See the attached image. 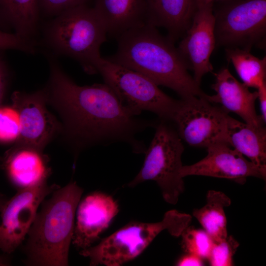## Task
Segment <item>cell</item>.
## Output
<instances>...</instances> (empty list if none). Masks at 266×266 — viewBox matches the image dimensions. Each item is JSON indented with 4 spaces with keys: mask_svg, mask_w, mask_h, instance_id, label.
<instances>
[{
    "mask_svg": "<svg viewBox=\"0 0 266 266\" xmlns=\"http://www.w3.org/2000/svg\"><path fill=\"white\" fill-rule=\"evenodd\" d=\"M60 186L47 182L18 190L5 202L0 214V249L6 254L14 252L23 242L45 198Z\"/></svg>",
    "mask_w": 266,
    "mask_h": 266,
    "instance_id": "30bf717a",
    "label": "cell"
},
{
    "mask_svg": "<svg viewBox=\"0 0 266 266\" xmlns=\"http://www.w3.org/2000/svg\"><path fill=\"white\" fill-rule=\"evenodd\" d=\"M47 57L50 73L43 88L47 103L60 116L61 132L75 155L94 146L121 142L129 145L133 153H145L146 145L137 135L156 127L154 121L138 117L105 83L77 85L55 56Z\"/></svg>",
    "mask_w": 266,
    "mask_h": 266,
    "instance_id": "6da1fadb",
    "label": "cell"
},
{
    "mask_svg": "<svg viewBox=\"0 0 266 266\" xmlns=\"http://www.w3.org/2000/svg\"><path fill=\"white\" fill-rule=\"evenodd\" d=\"M20 132L18 112L11 106H0V141L14 142L18 140Z\"/></svg>",
    "mask_w": 266,
    "mask_h": 266,
    "instance_id": "cb8c5ba5",
    "label": "cell"
},
{
    "mask_svg": "<svg viewBox=\"0 0 266 266\" xmlns=\"http://www.w3.org/2000/svg\"><path fill=\"white\" fill-rule=\"evenodd\" d=\"M105 28L93 7L76 6L51 18L44 26L41 41L54 56L77 61L88 74L96 73L95 64L106 41Z\"/></svg>",
    "mask_w": 266,
    "mask_h": 266,
    "instance_id": "277c9868",
    "label": "cell"
},
{
    "mask_svg": "<svg viewBox=\"0 0 266 266\" xmlns=\"http://www.w3.org/2000/svg\"><path fill=\"white\" fill-rule=\"evenodd\" d=\"M43 150L14 144L0 156V168L18 190L47 182L51 169Z\"/></svg>",
    "mask_w": 266,
    "mask_h": 266,
    "instance_id": "9a60e30c",
    "label": "cell"
},
{
    "mask_svg": "<svg viewBox=\"0 0 266 266\" xmlns=\"http://www.w3.org/2000/svg\"><path fill=\"white\" fill-rule=\"evenodd\" d=\"M212 3L196 6L191 24L177 50L200 86L204 75L212 72L210 58L215 46V16Z\"/></svg>",
    "mask_w": 266,
    "mask_h": 266,
    "instance_id": "7c38bea8",
    "label": "cell"
},
{
    "mask_svg": "<svg viewBox=\"0 0 266 266\" xmlns=\"http://www.w3.org/2000/svg\"><path fill=\"white\" fill-rule=\"evenodd\" d=\"M207 155L191 165L183 166L181 175H201L232 180L244 184L247 177L263 179L266 177V168L260 167L226 142L207 148Z\"/></svg>",
    "mask_w": 266,
    "mask_h": 266,
    "instance_id": "4fadbf2b",
    "label": "cell"
},
{
    "mask_svg": "<svg viewBox=\"0 0 266 266\" xmlns=\"http://www.w3.org/2000/svg\"><path fill=\"white\" fill-rule=\"evenodd\" d=\"M231 203V199L223 192L209 190L206 195L205 205L193 212V216L213 242L223 240L228 235L224 209Z\"/></svg>",
    "mask_w": 266,
    "mask_h": 266,
    "instance_id": "44dd1931",
    "label": "cell"
},
{
    "mask_svg": "<svg viewBox=\"0 0 266 266\" xmlns=\"http://www.w3.org/2000/svg\"><path fill=\"white\" fill-rule=\"evenodd\" d=\"M219 0H225L228 1L232 0H194L196 6L210 3L213 4L214 2Z\"/></svg>",
    "mask_w": 266,
    "mask_h": 266,
    "instance_id": "1f68e13d",
    "label": "cell"
},
{
    "mask_svg": "<svg viewBox=\"0 0 266 266\" xmlns=\"http://www.w3.org/2000/svg\"><path fill=\"white\" fill-rule=\"evenodd\" d=\"M227 60L233 66L245 86L257 89L266 83V58L260 59L250 51L237 47L225 48Z\"/></svg>",
    "mask_w": 266,
    "mask_h": 266,
    "instance_id": "7402d4cb",
    "label": "cell"
},
{
    "mask_svg": "<svg viewBox=\"0 0 266 266\" xmlns=\"http://www.w3.org/2000/svg\"><path fill=\"white\" fill-rule=\"evenodd\" d=\"M181 245L187 254L207 259L213 244L210 236L204 231L188 226L182 233Z\"/></svg>",
    "mask_w": 266,
    "mask_h": 266,
    "instance_id": "603a6c76",
    "label": "cell"
},
{
    "mask_svg": "<svg viewBox=\"0 0 266 266\" xmlns=\"http://www.w3.org/2000/svg\"><path fill=\"white\" fill-rule=\"evenodd\" d=\"M203 259L191 254L186 253V255L181 257L176 263V265L179 266H203Z\"/></svg>",
    "mask_w": 266,
    "mask_h": 266,
    "instance_id": "f1b7e54d",
    "label": "cell"
},
{
    "mask_svg": "<svg viewBox=\"0 0 266 266\" xmlns=\"http://www.w3.org/2000/svg\"><path fill=\"white\" fill-rule=\"evenodd\" d=\"M95 68L124 106L138 115L148 111L163 120H171L178 100L163 92L150 78L101 56Z\"/></svg>",
    "mask_w": 266,
    "mask_h": 266,
    "instance_id": "52a82bcc",
    "label": "cell"
},
{
    "mask_svg": "<svg viewBox=\"0 0 266 266\" xmlns=\"http://www.w3.org/2000/svg\"><path fill=\"white\" fill-rule=\"evenodd\" d=\"M203 96H192L178 100L171 121L175 123L181 139L191 146L207 148L219 143H226L231 116Z\"/></svg>",
    "mask_w": 266,
    "mask_h": 266,
    "instance_id": "9c48e42d",
    "label": "cell"
},
{
    "mask_svg": "<svg viewBox=\"0 0 266 266\" xmlns=\"http://www.w3.org/2000/svg\"><path fill=\"white\" fill-rule=\"evenodd\" d=\"M36 43L27 41L14 33L0 29V51L16 50L25 53L33 54L37 51Z\"/></svg>",
    "mask_w": 266,
    "mask_h": 266,
    "instance_id": "484cf974",
    "label": "cell"
},
{
    "mask_svg": "<svg viewBox=\"0 0 266 266\" xmlns=\"http://www.w3.org/2000/svg\"><path fill=\"white\" fill-rule=\"evenodd\" d=\"M6 201L5 197L0 194V214L2 206ZM9 260L5 257L0 256V266L8 265L9 264Z\"/></svg>",
    "mask_w": 266,
    "mask_h": 266,
    "instance_id": "4dcf8cb0",
    "label": "cell"
},
{
    "mask_svg": "<svg viewBox=\"0 0 266 266\" xmlns=\"http://www.w3.org/2000/svg\"><path fill=\"white\" fill-rule=\"evenodd\" d=\"M11 100L20 121L19 137L14 144L43 150L62 130L61 124L47 108L43 88L30 93L15 91Z\"/></svg>",
    "mask_w": 266,
    "mask_h": 266,
    "instance_id": "8fae6325",
    "label": "cell"
},
{
    "mask_svg": "<svg viewBox=\"0 0 266 266\" xmlns=\"http://www.w3.org/2000/svg\"><path fill=\"white\" fill-rule=\"evenodd\" d=\"M83 189L75 182L59 187L42 203L27 234L25 263L66 266L73 233L75 216Z\"/></svg>",
    "mask_w": 266,
    "mask_h": 266,
    "instance_id": "3957f363",
    "label": "cell"
},
{
    "mask_svg": "<svg viewBox=\"0 0 266 266\" xmlns=\"http://www.w3.org/2000/svg\"><path fill=\"white\" fill-rule=\"evenodd\" d=\"M2 51H0V106L6 94L9 79V70Z\"/></svg>",
    "mask_w": 266,
    "mask_h": 266,
    "instance_id": "83f0119b",
    "label": "cell"
},
{
    "mask_svg": "<svg viewBox=\"0 0 266 266\" xmlns=\"http://www.w3.org/2000/svg\"><path fill=\"white\" fill-rule=\"evenodd\" d=\"M147 23L165 28L174 41L189 28L196 9L194 0H146Z\"/></svg>",
    "mask_w": 266,
    "mask_h": 266,
    "instance_id": "ac0fdd59",
    "label": "cell"
},
{
    "mask_svg": "<svg viewBox=\"0 0 266 266\" xmlns=\"http://www.w3.org/2000/svg\"><path fill=\"white\" fill-rule=\"evenodd\" d=\"M216 46L264 48L266 0H232L214 13Z\"/></svg>",
    "mask_w": 266,
    "mask_h": 266,
    "instance_id": "ba28073f",
    "label": "cell"
},
{
    "mask_svg": "<svg viewBox=\"0 0 266 266\" xmlns=\"http://www.w3.org/2000/svg\"><path fill=\"white\" fill-rule=\"evenodd\" d=\"M239 245L232 236H228L223 240L213 242L208 260L212 266H230L233 265V256Z\"/></svg>",
    "mask_w": 266,
    "mask_h": 266,
    "instance_id": "d4e9b609",
    "label": "cell"
},
{
    "mask_svg": "<svg viewBox=\"0 0 266 266\" xmlns=\"http://www.w3.org/2000/svg\"><path fill=\"white\" fill-rule=\"evenodd\" d=\"M258 99H259L261 111V117L264 123L266 120V84L265 83L257 89Z\"/></svg>",
    "mask_w": 266,
    "mask_h": 266,
    "instance_id": "f546056e",
    "label": "cell"
},
{
    "mask_svg": "<svg viewBox=\"0 0 266 266\" xmlns=\"http://www.w3.org/2000/svg\"><path fill=\"white\" fill-rule=\"evenodd\" d=\"M215 81L212 88L216 94L203 97L211 103L222 105L227 112H233L239 116L244 122L255 127L264 126L261 116L257 114L255 101L258 92H251L248 87L239 82L226 67L214 73Z\"/></svg>",
    "mask_w": 266,
    "mask_h": 266,
    "instance_id": "2e32d148",
    "label": "cell"
},
{
    "mask_svg": "<svg viewBox=\"0 0 266 266\" xmlns=\"http://www.w3.org/2000/svg\"><path fill=\"white\" fill-rule=\"evenodd\" d=\"M90 0H39L41 15L52 18L68 9L87 4Z\"/></svg>",
    "mask_w": 266,
    "mask_h": 266,
    "instance_id": "4316f807",
    "label": "cell"
},
{
    "mask_svg": "<svg viewBox=\"0 0 266 266\" xmlns=\"http://www.w3.org/2000/svg\"><path fill=\"white\" fill-rule=\"evenodd\" d=\"M116 39V51L105 58L108 60L172 89L182 99L205 94L188 72L174 42L163 36L157 27L145 23L126 31Z\"/></svg>",
    "mask_w": 266,
    "mask_h": 266,
    "instance_id": "7a4b0ae2",
    "label": "cell"
},
{
    "mask_svg": "<svg viewBox=\"0 0 266 266\" xmlns=\"http://www.w3.org/2000/svg\"><path fill=\"white\" fill-rule=\"evenodd\" d=\"M191 220L190 215L170 210L158 222H131L80 254L89 259L90 266H120L140 255L165 230L173 236H180Z\"/></svg>",
    "mask_w": 266,
    "mask_h": 266,
    "instance_id": "5b68a950",
    "label": "cell"
},
{
    "mask_svg": "<svg viewBox=\"0 0 266 266\" xmlns=\"http://www.w3.org/2000/svg\"><path fill=\"white\" fill-rule=\"evenodd\" d=\"M40 17L39 0H0V29L36 44Z\"/></svg>",
    "mask_w": 266,
    "mask_h": 266,
    "instance_id": "d6986e66",
    "label": "cell"
},
{
    "mask_svg": "<svg viewBox=\"0 0 266 266\" xmlns=\"http://www.w3.org/2000/svg\"><path fill=\"white\" fill-rule=\"evenodd\" d=\"M107 34L116 38L147 23L146 0H95L93 7Z\"/></svg>",
    "mask_w": 266,
    "mask_h": 266,
    "instance_id": "e0dca14e",
    "label": "cell"
},
{
    "mask_svg": "<svg viewBox=\"0 0 266 266\" xmlns=\"http://www.w3.org/2000/svg\"><path fill=\"white\" fill-rule=\"evenodd\" d=\"M118 212V204L111 196L100 192L87 195L77 206L72 244L82 250L91 247Z\"/></svg>",
    "mask_w": 266,
    "mask_h": 266,
    "instance_id": "5bb4252c",
    "label": "cell"
},
{
    "mask_svg": "<svg viewBox=\"0 0 266 266\" xmlns=\"http://www.w3.org/2000/svg\"><path fill=\"white\" fill-rule=\"evenodd\" d=\"M226 142L256 165L266 168V130L231 117Z\"/></svg>",
    "mask_w": 266,
    "mask_h": 266,
    "instance_id": "ffe728a7",
    "label": "cell"
},
{
    "mask_svg": "<svg viewBox=\"0 0 266 266\" xmlns=\"http://www.w3.org/2000/svg\"><path fill=\"white\" fill-rule=\"evenodd\" d=\"M163 120L157 124L154 137L145 154L143 166L127 186H134L146 181H155L164 200L175 204L183 192L181 170L184 146L178 133Z\"/></svg>",
    "mask_w": 266,
    "mask_h": 266,
    "instance_id": "8992f818",
    "label": "cell"
}]
</instances>
